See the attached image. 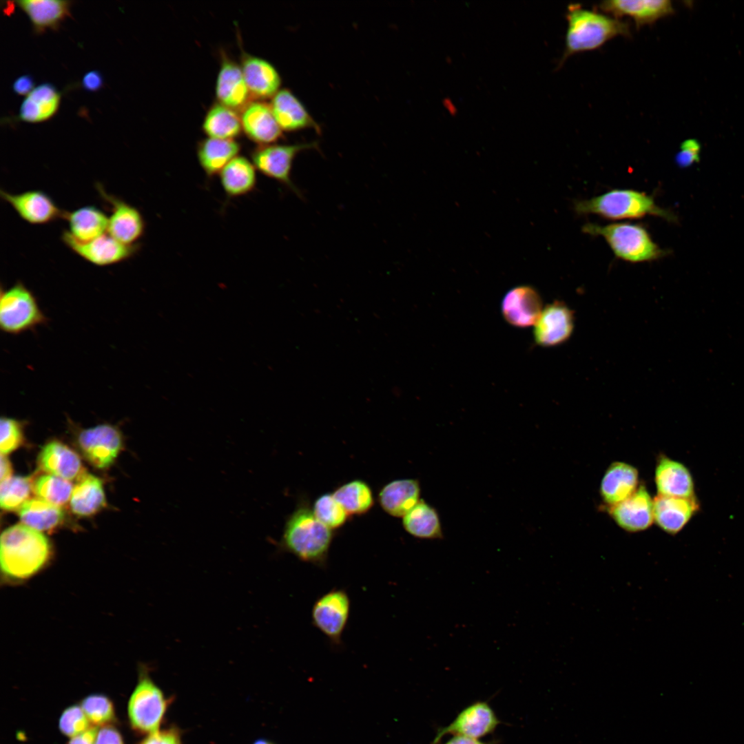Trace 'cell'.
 I'll return each instance as SVG.
<instances>
[{
    "label": "cell",
    "mask_w": 744,
    "mask_h": 744,
    "mask_svg": "<svg viewBox=\"0 0 744 744\" xmlns=\"http://www.w3.org/2000/svg\"><path fill=\"white\" fill-rule=\"evenodd\" d=\"M203 130L209 138L234 139L242 130L240 117L236 111L218 103L206 114Z\"/></svg>",
    "instance_id": "35"
},
{
    "label": "cell",
    "mask_w": 744,
    "mask_h": 744,
    "mask_svg": "<svg viewBox=\"0 0 744 744\" xmlns=\"http://www.w3.org/2000/svg\"><path fill=\"white\" fill-rule=\"evenodd\" d=\"M78 444L90 464L105 468L114 462L121 449V434L113 425L99 424L81 431Z\"/></svg>",
    "instance_id": "12"
},
{
    "label": "cell",
    "mask_w": 744,
    "mask_h": 744,
    "mask_svg": "<svg viewBox=\"0 0 744 744\" xmlns=\"http://www.w3.org/2000/svg\"><path fill=\"white\" fill-rule=\"evenodd\" d=\"M273 116L282 131L295 132L313 128L318 132L320 127L302 103L288 89L280 90L269 104Z\"/></svg>",
    "instance_id": "24"
},
{
    "label": "cell",
    "mask_w": 744,
    "mask_h": 744,
    "mask_svg": "<svg viewBox=\"0 0 744 744\" xmlns=\"http://www.w3.org/2000/svg\"><path fill=\"white\" fill-rule=\"evenodd\" d=\"M28 15L33 30L41 33L47 29L55 30L69 14L71 2L64 0H21L16 1Z\"/></svg>",
    "instance_id": "30"
},
{
    "label": "cell",
    "mask_w": 744,
    "mask_h": 744,
    "mask_svg": "<svg viewBox=\"0 0 744 744\" xmlns=\"http://www.w3.org/2000/svg\"><path fill=\"white\" fill-rule=\"evenodd\" d=\"M333 537V530L302 501L287 517L279 546L302 562L325 568Z\"/></svg>",
    "instance_id": "2"
},
{
    "label": "cell",
    "mask_w": 744,
    "mask_h": 744,
    "mask_svg": "<svg viewBox=\"0 0 744 744\" xmlns=\"http://www.w3.org/2000/svg\"><path fill=\"white\" fill-rule=\"evenodd\" d=\"M48 318L34 293L21 281L0 292V327L9 334H19L45 324Z\"/></svg>",
    "instance_id": "7"
},
{
    "label": "cell",
    "mask_w": 744,
    "mask_h": 744,
    "mask_svg": "<svg viewBox=\"0 0 744 744\" xmlns=\"http://www.w3.org/2000/svg\"><path fill=\"white\" fill-rule=\"evenodd\" d=\"M63 219L68 223L67 231L80 242L92 240L107 231L108 216L93 205L83 206L71 211H65Z\"/></svg>",
    "instance_id": "28"
},
{
    "label": "cell",
    "mask_w": 744,
    "mask_h": 744,
    "mask_svg": "<svg viewBox=\"0 0 744 744\" xmlns=\"http://www.w3.org/2000/svg\"><path fill=\"white\" fill-rule=\"evenodd\" d=\"M216 96L218 103L235 111H242L251 102L240 66L225 55L217 76Z\"/></svg>",
    "instance_id": "20"
},
{
    "label": "cell",
    "mask_w": 744,
    "mask_h": 744,
    "mask_svg": "<svg viewBox=\"0 0 744 744\" xmlns=\"http://www.w3.org/2000/svg\"><path fill=\"white\" fill-rule=\"evenodd\" d=\"M34 88L33 79L28 74L20 76L12 84L13 91L19 95H28Z\"/></svg>",
    "instance_id": "48"
},
{
    "label": "cell",
    "mask_w": 744,
    "mask_h": 744,
    "mask_svg": "<svg viewBox=\"0 0 744 744\" xmlns=\"http://www.w3.org/2000/svg\"><path fill=\"white\" fill-rule=\"evenodd\" d=\"M499 723L495 712L484 701H477L464 708L446 727L440 728L431 744H438L446 734L477 738L492 732Z\"/></svg>",
    "instance_id": "14"
},
{
    "label": "cell",
    "mask_w": 744,
    "mask_h": 744,
    "mask_svg": "<svg viewBox=\"0 0 744 744\" xmlns=\"http://www.w3.org/2000/svg\"><path fill=\"white\" fill-rule=\"evenodd\" d=\"M52 547L40 531L16 524L1 535L0 563L2 579L21 583L41 572L52 557Z\"/></svg>",
    "instance_id": "1"
},
{
    "label": "cell",
    "mask_w": 744,
    "mask_h": 744,
    "mask_svg": "<svg viewBox=\"0 0 744 744\" xmlns=\"http://www.w3.org/2000/svg\"><path fill=\"white\" fill-rule=\"evenodd\" d=\"M573 328L572 311L564 303L556 301L542 311L535 323V341L544 347L559 345L570 337Z\"/></svg>",
    "instance_id": "16"
},
{
    "label": "cell",
    "mask_w": 744,
    "mask_h": 744,
    "mask_svg": "<svg viewBox=\"0 0 744 744\" xmlns=\"http://www.w3.org/2000/svg\"><path fill=\"white\" fill-rule=\"evenodd\" d=\"M242 130L247 136L260 145L273 144L282 136L269 105L251 101L241 111Z\"/></svg>",
    "instance_id": "19"
},
{
    "label": "cell",
    "mask_w": 744,
    "mask_h": 744,
    "mask_svg": "<svg viewBox=\"0 0 744 744\" xmlns=\"http://www.w3.org/2000/svg\"><path fill=\"white\" fill-rule=\"evenodd\" d=\"M105 504V496L101 480L90 474H83L73 488L70 507L74 513L90 516Z\"/></svg>",
    "instance_id": "34"
},
{
    "label": "cell",
    "mask_w": 744,
    "mask_h": 744,
    "mask_svg": "<svg viewBox=\"0 0 744 744\" xmlns=\"http://www.w3.org/2000/svg\"><path fill=\"white\" fill-rule=\"evenodd\" d=\"M566 19L565 48L559 66L572 54L597 49L615 37L630 34L628 23L583 9L579 4L568 6Z\"/></svg>",
    "instance_id": "3"
},
{
    "label": "cell",
    "mask_w": 744,
    "mask_h": 744,
    "mask_svg": "<svg viewBox=\"0 0 744 744\" xmlns=\"http://www.w3.org/2000/svg\"><path fill=\"white\" fill-rule=\"evenodd\" d=\"M183 731L176 724L149 734L139 744H183Z\"/></svg>",
    "instance_id": "44"
},
{
    "label": "cell",
    "mask_w": 744,
    "mask_h": 744,
    "mask_svg": "<svg viewBox=\"0 0 744 744\" xmlns=\"http://www.w3.org/2000/svg\"><path fill=\"white\" fill-rule=\"evenodd\" d=\"M332 494L349 516L365 514L374 504L371 488L361 479L348 482L337 488Z\"/></svg>",
    "instance_id": "37"
},
{
    "label": "cell",
    "mask_w": 744,
    "mask_h": 744,
    "mask_svg": "<svg viewBox=\"0 0 744 744\" xmlns=\"http://www.w3.org/2000/svg\"><path fill=\"white\" fill-rule=\"evenodd\" d=\"M96 187L101 198L111 208L107 233L125 245H137L145 229V222L141 211L123 199L109 194L100 185Z\"/></svg>",
    "instance_id": "11"
},
{
    "label": "cell",
    "mask_w": 744,
    "mask_h": 744,
    "mask_svg": "<svg viewBox=\"0 0 744 744\" xmlns=\"http://www.w3.org/2000/svg\"><path fill=\"white\" fill-rule=\"evenodd\" d=\"M608 507L613 520L628 532L646 530L654 521L653 500L644 485L625 500Z\"/></svg>",
    "instance_id": "15"
},
{
    "label": "cell",
    "mask_w": 744,
    "mask_h": 744,
    "mask_svg": "<svg viewBox=\"0 0 744 744\" xmlns=\"http://www.w3.org/2000/svg\"><path fill=\"white\" fill-rule=\"evenodd\" d=\"M502 313L510 324L525 328L535 324L542 312V301L532 287L521 285L508 291L502 300Z\"/></svg>",
    "instance_id": "17"
},
{
    "label": "cell",
    "mask_w": 744,
    "mask_h": 744,
    "mask_svg": "<svg viewBox=\"0 0 744 744\" xmlns=\"http://www.w3.org/2000/svg\"><path fill=\"white\" fill-rule=\"evenodd\" d=\"M638 485L637 469L625 462H615L608 466L602 477L601 496L608 506H613L631 496Z\"/></svg>",
    "instance_id": "25"
},
{
    "label": "cell",
    "mask_w": 744,
    "mask_h": 744,
    "mask_svg": "<svg viewBox=\"0 0 744 744\" xmlns=\"http://www.w3.org/2000/svg\"><path fill=\"white\" fill-rule=\"evenodd\" d=\"M240 150V144L234 139L207 138L198 144V163L206 176L211 178L219 174L222 169Z\"/></svg>",
    "instance_id": "31"
},
{
    "label": "cell",
    "mask_w": 744,
    "mask_h": 744,
    "mask_svg": "<svg viewBox=\"0 0 744 744\" xmlns=\"http://www.w3.org/2000/svg\"><path fill=\"white\" fill-rule=\"evenodd\" d=\"M404 529L411 536L422 539L443 537L442 524L437 510L423 499L402 517Z\"/></svg>",
    "instance_id": "33"
},
{
    "label": "cell",
    "mask_w": 744,
    "mask_h": 744,
    "mask_svg": "<svg viewBox=\"0 0 744 744\" xmlns=\"http://www.w3.org/2000/svg\"><path fill=\"white\" fill-rule=\"evenodd\" d=\"M40 468L50 475L66 480L80 478L83 474L79 456L69 446L52 441L47 444L39 455Z\"/></svg>",
    "instance_id": "26"
},
{
    "label": "cell",
    "mask_w": 744,
    "mask_h": 744,
    "mask_svg": "<svg viewBox=\"0 0 744 744\" xmlns=\"http://www.w3.org/2000/svg\"><path fill=\"white\" fill-rule=\"evenodd\" d=\"M654 520L663 531L675 535L699 513L701 504L696 496L677 497L658 495L653 499Z\"/></svg>",
    "instance_id": "18"
},
{
    "label": "cell",
    "mask_w": 744,
    "mask_h": 744,
    "mask_svg": "<svg viewBox=\"0 0 744 744\" xmlns=\"http://www.w3.org/2000/svg\"><path fill=\"white\" fill-rule=\"evenodd\" d=\"M61 93L50 83L35 87L23 101L19 118L28 123H40L50 118L57 111Z\"/></svg>",
    "instance_id": "29"
},
{
    "label": "cell",
    "mask_w": 744,
    "mask_h": 744,
    "mask_svg": "<svg viewBox=\"0 0 744 744\" xmlns=\"http://www.w3.org/2000/svg\"><path fill=\"white\" fill-rule=\"evenodd\" d=\"M1 453L7 455L17 448L23 442L22 424L13 418L1 417L0 423Z\"/></svg>",
    "instance_id": "43"
},
{
    "label": "cell",
    "mask_w": 744,
    "mask_h": 744,
    "mask_svg": "<svg viewBox=\"0 0 744 744\" xmlns=\"http://www.w3.org/2000/svg\"><path fill=\"white\" fill-rule=\"evenodd\" d=\"M32 485L28 477H10L1 482L0 504L5 510H14L28 501Z\"/></svg>",
    "instance_id": "39"
},
{
    "label": "cell",
    "mask_w": 744,
    "mask_h": 744,
    "mask_svg": "<svg viewBox=\"0 0 744 744\" xmlns=\"http://www.w3.org/2000/svg\"><path fill=\"white\" fill-rule=\"evenodd\" d=\"M94 744H124L119 731L111 725L101 726L98 730Z\"/></svg>",
    "instance_id": "46"
},
{
    "label": "cell",
    "mask_w": 744,
    "mask_h": 744,
    "mask_svg": "<svg viewBox=\"0 0 744 744\" xmlns=\"http://www.w3.org/2000/svg\"><path fill=\"white\" fill-rule=\"evenodd\" d=\"M63 517V512L58 506L41 499L27 501L19 511L23 524L40 532L54 528Z\"/></svg>",
    "instance_id": "36"
},
{
    "label": "cell",
    "mask_w": 744,
    "mask_h": 744,
    "mask_svg": "<svg viewBox=\"0 0 744 744\" xmlns=\"http://www.w3.org/2000/svg\"><path fill=\"white\" fill-rule=\"evenodd\" d=\"M256 168L251 161L237 156L220 172L221 186L227 196L235 198L246 195L256 187Z\"/></svg>",
    "instance_id": "32"
},
{
    "label": "cell",
    "mask_w": 744,
    "mask_h": 744,
    "mask_svg": "<svg viewBox=\"0 0 744 744\" xmlns=\"http://www.w3.org/2000/svg\"><path fill=\"white\" fill-rule=\"evenodd\" d=\"M351 610L347 592L342 588L331 589L319 597L311 608L313 626L333 645L342 644Z\"/></svg>",
    "instance_id": "9"
},
{
    "label": "cell",
    "mask_w": 744,
    "mask_h": 744,
    "mask_svg": "<svg viewBox=\"0 0 744 744\" xmlns=\"http://www.w3.org/2000/svg\"><path fill=\"white\" fill-rule=\"evenodd\" d=\"M63 242L72 252L88 262L99 267L118 264L132 258L139 248L138 244L129 245L122 243L107 233L87 242H80L64 231Z\"/></svg>",
    "instance_id": "10"
},
{
    "label": "cell",
    "mask_w": 744,
    "mask_h": 744,
    "mask_svg": "<svg viewBox=\"0 0 744 744\" xmlns=\"http://www.w3.org/2000/svg\"><path fill=\"white\" fill-rule=\"evenodd\" d=\"M573 207L579 215H597L614 220L654 216L672 223L678 222L676 215L659 207L652 196L630 189H615L589 199L576 200Z\"/></svg>",
    "instance_id": "4"
},
{
    "label": "cell",
    "mask_w": 744,
    "mask_h": 744,
    "mask_svg": "<svg viewBox=\"0 0 744 744\" xmlns=\"http://www.w3.org/2000/svg\"><path fill=\"white\" fill-rule=\"evenodd\" d=\"M582 231L602 237L614 255L626 262H651L668 254L652 240L647 229L639 224L614 223L603 225L588 223L582 227Z\"/></svg>",
    "instance_id": "5"
},
{
    "label": "cell",
    "mask_w": 744,
    "mask_h": 744,
    "mask_svg": "<svg viewBox=\"0 0 744 744\" xmlns=\"http://www.w3.org/2000/svg\"><path fill=\"white\" fill-rule=\"evenodd\" d=\"M174 699L166 696L151 678L147 668L140 666L138 683L128 701L127 713L132 728L141 734L160 730Z\"/></svg>",
    "instance_id": "6"
},
{
    "label": "cell",
    "mask_w": 744,
    "mask_h": 744,
    "mask_svg": "<svg viewBox=\"0 0 744 744\" xmlns=\"http://www.w3.org/2000/svg\"><path fill=\"white\" fill-rule=\"evenodd\" d=\"M73 488L68 480L52 475L41 476L33 486L35 494L40 499L58 506L68 502Z\"/></svg>",
    "instance_id": "38"
},
{
    "label": "cell",
    "mask_w": 744,
    "mask_h": 744,
    "mask_svg": "<svg viewBox=\"0 0 744 744\" xmlns=\"http://www.w3.org/2000/svg\"><path fill=\"white\" fill-rule=\"evenodd\" d=\"M700 152L701 145L696 139H687L681 143L680 149L675 156V162L682 168L691 166L699 162Z\"/></svg>",
    "instance_id": "45"
},
{
    "label": "cell",
    "mask_w": 744,
    "mask_h": 744,
    "mask_svg": "<svg viewBox=\"0 0 744 744\" xmlns=\"http://www.w3.org/2000/svg\"><path fill=\"white\" fill-rule=\"evenodd\" d=\"M82 85L84 89L90 92L99 90L103 85L101 73L96 70L87 72L83 77Z\"/></svg>",
    "instance_id": "47"
},
{
    "label": "cell",
    "mask_w": 744,
    "mask_h": 744,
    "mask_svg": "<svg viewBox=\"0 0 744 744\" xmlns=\"http://www.w3.org/2000/svg\"><path fill=\"white\" fill-rule=\"evenodd\" d=\"M98 729L91 726L86 731L71 738L68 744H94Z\"/></svg>",
    "instance_id": "49"
},
{
    "label": "cell",
    "mask_w": 744,
    "mask_h": 744,
    "mask_svg": "<svg viewBox=\"0 0 744 744\" xmlns=\"http://www.w3.org/2000/svg\"><path fill=\"white\" fill-rule=\"evenodd\" d=\"M0 195L23 220L31 225L48 224L63 218L64 215L65 211L48 194L39 189L17 194L1 190Z\"/></svg>",
    "instance_id": "13"
},
{
    "label": "cell",
    "mask_w": 744,
    "mask_h": 744,
    "mask_svg": "<svg viewBox=\"0 0 744 744\" xmlns=\"http://www.w3.org/2000/svg\"><path fill=\"white\" fill-rule=\"evenodd\" d=\"M0 459H1V463H0V465H1V472H0L1 482H2V481H4L5 479H6L11 477L12 468H11L10 462L8 458L6 457V455L1 453V458Z\"/></svg>",
    "instance_id": "50"
},
{
    "label": "cell",
    "mask_w": 744,
    "mask_h": 744,
    "mask_svg": "<svg viewBox=\"0 0 744 744\" xmlns=\"http://www.w3.org/2000/svg\"><path fill=\"white\" fill-rule=\"evenodd\" d=\"M445 744H491L479 741L477 738L464 736H455L453 738L448 741Z\"/></svg>",
    "instance_id": "51"
},
{
    "label": "cell",
    "mask_w": 744,
    "mask_h": 744,
    "mask_svg": "<svg viewBox=\"0 0 744 744\" xmlns=\"http://www.w3.org/2000/svg\"><path fill=\"white\" fill-rule=\"evenodd\" d=\"M316 148H318L316 142L260 145L252 152L251 158L261 174L282 183L302 197L301 192L291 180L293 163L300 152Z\"/></svg>",
    "instance_id": "8"
},
{
    "label": "cell",
    "mask_w": 744,
    "mask_h": 744,
    "mask_svg": "<svg viewBox=\"0 0 744 744\" xmlns=\"http://www.w3.org/2000/svg\"><path fill=\"white\" fill-rule=\"evenodd\" d=\"M240 68L251 98L271 99L280 90V76L269 61L245 53Z\"/></svg>",
    "instance_id": "23"
},
{
    "label": "cell",
    "mask_w": 744,
    "mask_h": 744,
    "mask_svg": "<svg viewBox=\"0 0 744 744\" xmlns=\"http://www.w3.org/2000/svg\"><path fill=\"white\" fill-rule=\"evenodd\" d=\"M251 744H276V743H273L271 741H270L269 739L260 738H258V739L255 740Z\"/></svg>",
    "instance_id": "52"
},
{
    "label": "cell",
    "mask_w": 744,
    "mask_h": 744,
    "mask_svg": "<svg viewBox=\"0 0 744 744\" xmlns=\"http://www.w3.org/2000/svg\"><path fill=\"white\" fill-rule=\"evenodd\" d=\"M312 510L317 519L332 530L342 526L349 517L332 493H326L318 497Z\"/></svg>",
    "instance_id": "40"
},
{
    "label": "cell",
    "mask_w": 744,
    "mask_h": 744,
    "mask_svg": "<svg viewBox=\"0 0 744 744\" xmlns=\"http://www.w3.org/2000/svg\"><path fill=\"white\" fill-rule=\"evenodd\" d=\"M420 485L417 479H395L385 484L378 493L381 508L395 517H403L420 500Z\"/></svg>",
    "instance_id": "27"
},
{
    "label": "cell",
    "mask_w": 744,
    "mask_h": 744,
    "mask_svg": "<svg viewBox=\"0 0 744 744\" xmlns=\"http://www.w3.org/2000/svg\"><path fill=\"white\" fill-rule=\"evenodd\" d=\"M81 707L94 726L110 725L115 721L114 705L105 695H89L83 699Z\"/></svg>",
    "instance_id": "41"
},
{
    "label": "cell",
    "mask_w": 744,
    "mask_h": 744,
    "mask_svg": "<svg viewBox=\"0 0 744 744\" xmlns=\"http://www.w3.org/2000/svg\"><path fill=\"white\" fill-rule=\"evenodd\" d=\"M90 724L82 707L75 705L68 707L63 712L59 727L61 733L72 738L88 730L91 727Z\"/></svg>",
    "instance_id": "42"
},
{
    "label": "cell",
    "mask_w": 744,
    "mask_h": 744,
    "mask_svg": "<svg viewBox=\"0 0 744 744\" xmlns=\"http://www.w3.org/2000/svg\"><path fill=\"white\" fill-rule=\"evenodd\" d=\"M654 479L658 495L677 497L696 496L694 478L688 468L664 455L657 459Z\"/></svg>",
    "instance_id": "21"
},
{
    "label": "cell",
    "mask_w": 744,
    "mask_h": 744,
    "mask_svg": "<svg viewBox=\"0 0 744 744\" xmlns=\"http://www.w3.org/2000/svg\"><path fill=\"white\" fill-rule=\"evenodd\" d=\"M599 8L614 18H632L638 28L653 23L674 11L668 0H610L600 3Z\"/></svg>",
    "instance_id": "22"
}]
</instances>
